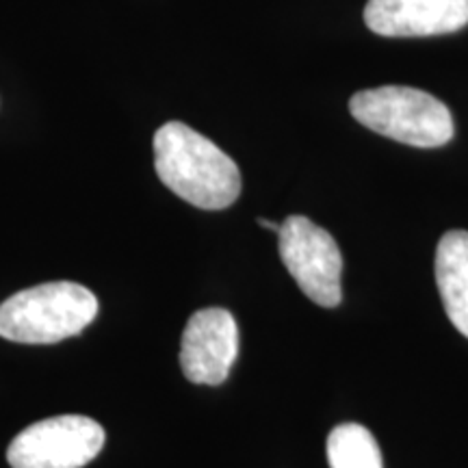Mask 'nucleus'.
Segmentation results:
<instances>
[{"mask_svg":"<svg viewBox=\"0 0 468 468\" xmlns=\"http://www.w3.org/2000/svg\"><path fill=\"white\" fill-rule=\"evenodd\" d=\"M154 169L169 191L202 210H224L241 196L237 163L183 122H167L156 131Z\"/></svg>","mask_w":468,"mask_h":468,"instance_id":"nucleus-1","label":"nucleus"},{"mask_svg":"<svg viewBox=\"0 0 468 468\" xmlns=\"http://www.w3.org/2000/svg\"><path fill=\"white\" fill-rule=\"evenodd\" d=\"M98 308V297L83 284H37L0 303V336L25 345L58 343L80 335Z\"/></svg>","mask_w":468,"mask_h":468,"instance_id":"nucleus-2","label":"nucleus"},{"mask_svg":"<svg viewBox=\"0 0 468 468\" xmlns=\"http://www.w3.org/2000/svg\"><path fill=\"white\" fill-rule=\"evenodd\" d=\"M349 111L368 131L414 148H441L453 139L447 104L414 87L386 85L351 96Z\"/></svg>","mask_w":468,"mask_h":468,"instance_id":"nucleus-3","label":"nucleus"},{"mask_svg":"<svg viewBox=\"0 0 468 468\" xmlns=\"http://www.w3.org/2000/svg\"><path fill=\"white\" fill-rule=\"evenodd\" d=\"M278 250L308 300L324 308L341 303L343 256L330 232L303 215H291L278 230Z\"/></svg>","mask_w":468,"mask_h":468,"instance_id":"nucleus-4","label":"nucleus"},{"mask_svg":"<svg viewBox=\"0 0 468 468\" xmlns=\"http://www.w3.org/2000/svg\"><path fill=\"white\" fill-rule=\"evenodd\" d=\"M104 438L102 425L90 417L44 419L11 441L7 462L11 468H83L102 452Z\"/></svg>","mask_w":468,"mask_h":468,"instance_id":"nucleus-5","label":"nucleus"},{"mask_svg":"<svg viewBox=\"0 0 468 468\" xmlns=\"http://www.w3.org/2000/svg\"><path fill=\"white\" fill-rule=\"evenodd\" d=\"M239 356V327L226 308L197 310L180 343V367L193 384H224Z\"/></svg>","mask_w":468,"mask_h":468,"instance_id":"nucleus-6","label":"nucleus"},{"mask_svg":"<svg viewBox=\"0 0 468 468\" xmlns=\"http://www.w3.org/2000/svg\"><path fill=\"white\" fill-rule=\"evenodd\" d=\"M365 22L382 37H430L468 25V0H368Z\"/></svg>","mask_w":468,"mask_h":468,"instance_id":"nucleus-7","label":"nucleus"},{"mask_svg":"<svg viewBox=\"0 0 468 468\" xmlns=\"http://www.w3.org/2000/svg\"><path fill=\"white\" fill-rule=\"evenodd\" d=\"M436 282L449 321L468 338V230H449L441 239Z\"/></svg>","mask_w":468,"mask_h":468,"instance_id":"nucleus-8","label":"nucleus"},{"mask_svg":"<svg viewBox=\"0 0 468 468\" xmlns=\"http://www.w3.org/2000/svg\"><path fill=\"white\" fill-rule=\"evenodd\" d=\"M325 449L330 468H384L378 441L358 423L335 427L327 436Z\"/></svg>","mask_w":468,"mask_h":468,"instance_id":"nucleus-9","label":"nucleus"},{"mask_svg":"<svg viewBox=\"0 0 468 468\" xmlns=\"http://www.w3.org/2000/svg\"><path fill=\"white\" fill-rule=\"evenodd\" d=\"M259 224L262 226V228H267V230H273V232H278L280 230V226L282 224H276V221H269V219H259Z\"/></svg>","mask_w":468,"mask_h":468,"instance_id":"nucleus-10","label":"nucleus"}]
</instances>
